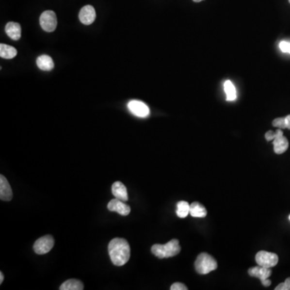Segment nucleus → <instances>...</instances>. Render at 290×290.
<instances>
[{
	"label": "nucleus",
	"mask_w": 290,
	"mask_h": 290,
	"mask_svg": "<svg viewBox=\"0 0 290 290\" xmlns=\"http://www.w3.org/2000/svg\"><path fill=\"white\" fill-rule=\"evenodd\" d=\"M152 253L160 259L175 257L181 252L178 240H172L166 244H154L151 248Z\"/></svg>",
	"instance_id": "2"
},
{
	"label": "nucleus",
	"mask_w": 290,
	"mask_h": 290,
	"mask_svg": "<svg viewBox=\"0 0 290 290\" xmlns=\"http://www.w3.org/2000/svg\"><path fill=\"white\" fill-rule=\"evenodd\" d=\"M273 125L274 127L278 128L281 129H286V118H276L273 121Z\"/></svg>",
	"instance_id": "21"
},
{
	"label": "nucleus",
	"mask_w": 290,
	"mask_h": 290,
	"mask_svg": "<svg viewBox=\"0 0 290 290\" xmlns=\"http://www.w3.org/2000/svg\"><path fill=\"white\" fill-rule=\"evenodd\" d=\"M83 289L84 286L82 282L77 279H70L64 281L60 287L61 290H82Z\"/></svg>",
	"instance_id": "17"
},
{
	"label": "nucleus",
	"mask_w": 290,
	"mask_h": 290,
	"mask_svg": "<svg viewBox=\"0 0 290 290\" xmlns=\"http://www.w3.org/2000/svg\"><path fill=\"white\" fill-rule=\"evenodd\" d=\"M108 252L112 262L116 266H123L129 261L131 249L129 242L122 238L113 239L108 245Z\"/></svg>",
	"instance_id": "1"
},
{
	"label": "nucleus",
	"mask_w": 290,
	"mask_h": 290,
	"mask_svg": "<svg viewBox=\"0 0 290 290\" xmlns=\"http://www.w3.org/2000/svg\"><path fill=\"white\" fill-rule=\"evenodd\" d=\"M248 274L250 276L253 277L259 278L261 282L269 278V276L272 275V270L269 268L265 267L257 266L252 267L248 270Z\"/></svg>",
	"instance_id": "12"
},
{
	"label": "nucleus",
	"mask_w": 290,
	"mask_h": 290,
	"mask_svg": "<svg viewBox=\"0 0 290 290\" xmlns=\"http://www.w3.org/2000/svg\"><path fill=\"white\" fill-rule=\"evenodd\" d=\"M12 187L4 176H0V199L9 202L12 199Z\"/></svg>",
	"instance_id": "11"
},
{
	"label": "nucleus",
	"mask_w": 290,
	"mask_h": 290,
	"mask_svg": "<svg viewBox=\"0 0 290 290\" xmlns=\"http://www.w3.org/2000/svg\"><path fill=\"white\" fill-rule=\"evenodd\" d=\"M285 118H286V129H290V114Z\"/></svg>",
	"instance_id": "26"
},
{
	"label": "nucleus",
	"mask_w": 290,
	"mask_h": 290,
	"mask_svg": "<svg viewBox=\"0 0 290 290\" xmlns=\"http://www.w3.org/2000/svg\"><path fill=\"white\" fill-rule=\"evenodd\" d=\"M5 32L7 36L13 41H19L21 37V27L16 22H9L5 27Z\"/></svg>",
	"instance_id": "13"
},
{
	"label": "nucleus",
	"mask_w": 290,
	"mask_h": 290,
	"mask_svg": "<svg viewBox=\"0 0 290 290\" xmlns=\"http://www.w3.org/2000/svg\"><path fill=\"white\" fill-rule=\"evenodd\" d=\"M276 136V131H269L265 133V139L267 141H274Z\"/></svg>",
	"instance_id": "25"
},
{
	"label": "nucleus",
	"mask_w": 290,
	"mask_h": 290,
	"mask_svg": "<svg viewBox=\"0 0 290 290\" xmlns=\"http://www.w3.org/2000/svg\"><path fill=\"white\" fill-rule=\"evenodd\" d=\"M40 24L44 31L52 32L57 29V19L56 13L52 11H46L40 17Z\"/></svg>",
	"instance_id": "4"
},
{
	"label": "nucleus",
	"mask_w": 290,
	"mask_h": 290,
	"mask_svg": "<svg viewBox=\"0 0 290 290\" xmlns=\"http://www.w3.org/2000/svg\"><path fill=\"white\" fill-rule=\"evenodd\" d=\"M218 268L217 261L210 255L201 253L195 261V269L199 274H208Z\"/></svg>",
	"instance_id": "3"
},
{
	"label": "nucleus",
	"mask_w": 290,
	"mask_h": 290,
	"mask_svg": "<svg viewBox=\"0 0 290 290\" xmlns=\"http://www.w3.org/2000/svg\"><path fill=\"white\" fill-rule=\"evenodd\" d=\"M3 279H4V276H3V274H2V272H0V284L2 283Z\"/></svg>",
	"instance_id": "27"
},
{
	"label": "nucleus",
	"mask_w": 290,
	"mask_h": 290,
	"mask_svg": "<svg viewBox=\"0 0 290 290\" xmlns=\"http://www.w3.org/2000/svg\"><path fill=\"white\" fill-rule=\"evenodd\" d=\"M278 259L277 255L265 251H260L256 256V261L258 265L269 269L276 266L278 263Z\"/></svg>",
	"instance_id": "5"
},
{
	"label": "nucleus",
	"mask_w": 290,
	"mask_h": 290,
	"mask_svg": "<svg viewBox=\"0 0 290 290\" xmlns=\"http://www.w3.org/2000/svg\"><path fill=\"white\" fill-rule=\"evenodd\" d=\"M289 2H290V0H289Z\"/></svg>",
	"instance_id": "30"
},
{
	"label": "nucleus",
	"mask_w": 290,
	"mask_h": 290,
	"mask_svg": "<svg viewBox=\"0 0 290 290\" xmlns=\"http://www.w3.org/2000/svg\"><path fill=\"white\" fill-rule=\"evenodd\" d=\"M276 290H290V277L286 279L283 283L280 284L275 288Z\"/></svg>",
	"instance_id": "22"
},
{
	"label": "nucleus",
	"mask_w": 290,
	"mask_h": 290,
	"mask_svg": "<svg viewBox=\"0 0 290 290\" xmlns=\"http://www.w3.org/2000/svg\"><path fill=\"white\" fill-rule=\"evenodd\" d=\"M276 131V136L274 138V152L276 154H282L286 152L289 148V141L283 135V131L281 129H277Z\"/></svg>",
	"instance_id": "7"
},
{
	"label": "nucleus",
	"mask_w": 290,
	"mask_h": 290,
	"mask_svg": "<svg viewBox=\"0 0 290 290\" xmlns=\"http://www.w3.org/2000/svg\"><path fill=\"white\" fill-rule=\"evenodd\" d=\"M193 1L195 2H202V1H203V0H193Z\"/></svg>",
	"instance_id": "28"
},
{
	"label": "nucleus",
	"mask_w": 290,
	"mask_h": 290,
	"mask_svg": "<svg viewBox=\"0 0 290 290\" xmlns=\"http://www.w3.org/2000/svg\"><path fill=\"white\" fill-rule=\"evenodd\" d=\"M17 55V50L5 44L0 45V57L4 59H12Z\"/></svg>",
	"instance_id": "18"
},
{
	"label": "nucleus",
	"mask_w": 290,
	"mask_h": 290,
	"mask_svg": "<svg viewBox=\"0 0 290 290\" xmlns=\"http://www.w3.org/2000/svg\"><path fill=\"white\" fill-rule=\"evenodd\" d=\"M190 214L194 218H204L207 216V211L206 208L201 203L194 202L191 203Z\"/></svg>",
	"instance_id": "16"
},
{
	"label": "nucleus",
	"mask_w": 290,
	"mask_h": 290,
	"mask_svg": "<svg viewBox=\"0 0 290 290\" xmlns=\"http://www.w3.org/2000/svg\"><path fill=\"white\" fill-rule=\"evenodd\" d=\"M54 246V240L49 235L38 239L33 245L34 252L36 254L44 255L49 252Z\"/></svg>",
	"instance_id": "6"
},
{
	"label": "nucleus",
	"mask_w": 290,
	"mask_h": 290,
	"mask_svg": "<svg viewBox=\"0 0 290 290\" xmlns=\"http://www.w3.org/2000/svg\"><path fill=\"white\" fill-rule=\"evenodd\" d=\"M289 219H290V217H289Z\"/></svg>",
	"instance_id": "29"
},
{
	"label": "nucleus",
	"mask_w": 290,
	"mask_h": 290,
	"mask_svg": "<svg viewBox=\"0 0 290 290\" xmlns=\"http://www.w3.org/2000/svg\"><path fill=\"white\" fill-rule=\"evenodd\" d=\"M171 290H187L188 288L186 287L184 284L180 283V282H176V283L173 284L171 287Z\"/></svg>",
	"instance_id": "24"
},
{
	"label": "nucleus",
	"mask_w": 290,
	"mask_h": 290,
	"mask_svg": "<svg viewBox=\"0 0 290 290\" xmlns=\"http://www.w3.org/2000/svg\"><path fill=\"white\" fill-rule=\"evenodd\" d=\"M190 209L191 205L189 204L188 202L186 201L178 202L177 204V215L181 219L186 218L188 214H190Z\"/></svg>",
	"instance_id": "19"
},
{
	"label": "nucleus",
	"mask_w": 290,
	"mask_h": 290,
	"mask_svg": "<svg viewBox=\"0 0 290 290\" xmlns=\"http://www.w3.org/2000/svg\"><path fill=\"white\" fill-rule=\"evenodd\" d=\"M224 91L226 92V100L227 101H233L236 99V90L234 86L233 83L231 81H225L224 83Z\"/></svg>",
	"instance_id": "20"
},
{
	"label": "nucleus",
	"mask_w": 290,
	"mask_h": 290,
	"mask_svg": "<svg viewBox=\"0 0 290 290\" xmlns=\"http://www.w3.org/2000/svg\"><path fill=\"white\" fill-rule=\"evenodd\" d=\"M36 64L39 69L43 71H51L54 68L52 57L48 55H41L36 59Z\"/></svg>",
	"instance_id": "15"
},
{
	"label": "nucleus",
	"mask_w": 290,
	"mask_h": 290,
	"mask_svg": "<svg viewBox=\"0 0 290 290\" xmlns=\"http://www.w3.org/2000/svg\"><path fill=\"white\" fill-rule=\"evenodd\" d=\"M107 208H108L110 211L117 212L123 216L129 215L130 212H131V208H130L129 205H127L121 200L117 199V198L110 201L109 203L107 205Z\"/></svg>",
	"instance_id": "10"
},
{
	"label": "nucleus",
	"mask_w": 290,
	"mask_h": 290,
	"mask_svg": "<svg viewBox=\"0 0 290 290\" xmlns=\"http://www.w3.org/2000/svg\"><path fill=\"white\" fill-rule=\"evenodd\" d=\"M112 193L117 199L121 200L123 202H127L129 200V195L127 191L126 186L120 181H115L112 187Z\"/></svg>",
	"instance_id": "14"
},
{
	"label": "nucleus",
	"mask_w": 290,
	"mask_h": 290,
	"mask_svg": "<svg viewBox=\"0 0 290 290\" xmlns=\"http://www.w3.org/2000/svg\"><path fill=\"white\" fill-rule=\"evenodd\" d=\"M96 19V9L91 5H86L79 12V19L85 25L93 24Z\"/></svg>",
	"instance_id": "9"
},
{
	"label": "nucleus",
	"mask_w": 290,
	"mask_h": 290,
	"mask_svg": "<svg viewBox=\"0 0 290 290\" xmlns=\"http://www.w3.org/2000/svg\"><path fill=\"white\" fill-rule=\"evenodd\" d=\"M280 48L283 52L290 53V43L287 41H281L280 43Z\"/></svg>",
	"instance_id": "23"
},
{
	"label": "nucleus",
	"mask_w": 290,
	"mask_h": 290,
	"mask_svg": "<svg viewBox=\"0 0 290 290\" xmlns=\"http://www.w3.org/2000/svg\"><path fill=\"white\" fill-rule=\"evenodd\" d=\"M129 111L136 116L145 118L149 114V108L147 105L138 100H131L128 104Z\"/></svg>",
	"instance_id": "8"
}]
</instances>
